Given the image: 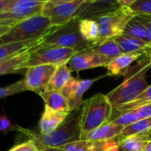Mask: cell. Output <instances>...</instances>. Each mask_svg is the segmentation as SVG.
<instances>
[{"instance_id":"28","label":"cell","mask_w":151,"mask_h":151,"mask_svg":"<svg viewBox=\"0 0 151 151\" xmlns=\"http://www.w3.org/2000/svg\"><path fill=\"white\" fill-rule=\"evenodd\" d=\"M79 79L72 78L66 85L65 86L60 90V93L65 96V98L68 100L69 104V109L73 106L75 100H76V93H77V89L78 86Z\"/></svg>"},{"instance_id":"33","label":"cell","mask_w":151,"mask_h":151,"mask_svg":"<svg viewBox=\"0 0 151 151\" xmlns=\"http://www.w3.org/2000/svg\"><path fill=\"white\" fill-rule=\"evenodd\" d=\"M146 28L147 31L148 45H151V15L148 14H136L135 16Z\"/></svg>"},{"instance_id":"36","label":"cell","mask_w":151,"mask_h":151,"mask_svg":"<svg viewBox=\"0 0 151 151\" xmlns=\"http://www.w3.org/2000/svg\"><path fill=\"white\" fill-rule=\"evenodd\" d=\"M12 0H0V13H6Z\"/></svg>"},{"instance_id":"45","label":"cell","mask_w":151,"mask_h":151,"mask_svg":"<svg viewBox=\"0 0 151 151\" xmlns=\"http://www.w3.org/2000/svg\"><path fill=\"white\" fill-rule=\"evenodd\" d=\"M48 1H49V0H48Z\"/></svg>"},{"instance_id":"20","label":"cell","mask_w":151,"mask_h":151,"mask_svg":"<svg viewBox=\"0 0 151 151\" xmlns=\"http://www.w3.org/2000/svg\"><path fill=\"white\" fill-rule=\"evenodd\" d=\"M115 40L121 47L123 52L125 53L138 52V51H144L148 46V44L147 42L124 34L116 37Z\"/></svg>"},{"instance_id":"4","label":"cell","mask_w":151,"mask_h":151,"mask_svg":"<svg viewBox=\"0 0 151 151\" xmlns=\"http://www.w3.org/2000/svg\"><path fill=\"white\" fill-rule=\"evenodd\" d=\"M113 115V107L107 94L97 93L84 101L80 109L81 134L110 121ZM80 134V135H81Z\"/></svg>"},{"instance_id":"18","label":"cell","mask_w":151,"mask_h":151,"mask_svg":"<svg viewBox=\"0 0 151 151\" xmlns=\"http://www.w3.org/2000/svg\"><path fill=\"white\" fill-rule=\"evenodd\" d=\"M41 41H27V42H19V43H10L0 45V61L12 58L38 44Z\"/></svg>"},{"instance_id":"37","label":"cell","mask_w":151,"mask_h":151,"mask_svg":"<svg viewBox=\"0 0 151 151\" xmlns=\"http://www.w3.org/2000/svg\"><path fill=\"white\" fill-rule=\"evenodd\" d=\"M10 28L11 27H9V26H6V25H4L2 23H0V37H1L2 35H4L6 32H7Z\"/></svg>"},{"instance_id":"27","label":"cell","mask_w":151,"mask_h":151,"mask_svg":"<svg viewBox=\"0 0 151 151\" xmlns=\"http://www.w3.org/2000/svg\"><path fill=\"white\" fill-rule=\"evenodd\" d=\"M150 102H151V85L148 86L147 88L132 102L113 109V115H116V114L123 112V111L133 109H136L139 106H142V105H145V104H147Z\"/></svg>"},{"instance_id":"14","label":"cell","mask_w":151,"mask_h":151,"mask_svg":"<svg viewBox=\"0 0 151 151\" xmlns=\"http://www.w3.org/2000/svg\"><path fill=\"white\" fill-rule=\"evenodd\" d=\"M150 116H151V102L139 106L133 109L123 111L116 115H113L110 121L117 124L126 126L134 122H137L139 120L147 118Z\"/></svg>"},{"instance_id":"8","label":"cell","mask_w":151,"mask_h":151,"mask_svg":"<svg viewBox=\"0 0 151 151\" xmlns=\"http://www.w3.org/2000/svg\"><path fill=\"white\" fill-rule=\"evenodd\" d=\"M86 1V0H77L58 4L47 2L41 14L50 20L53 27H60L75 19Z\"/></svg>"},{"instance_id":"29","label":"cell","mask_w":151,"mask_h":151,"mask_svg":"<svg viewBox=\"0 0 151 151\" xmlns=\"http://www.w3.org/2000/svg\"><path fill=\"white\" fill-rule=\"evenodd\" d=\"M27 91V88L24 84V80H19L12 85L0 87V99L9 97L12 95H15L17 93H21L22 92Z\"/></svg>"},{"instance_id":"2","label":"cell","mask_w":151,"mask_h":151,"mask_svg":"<svg viewBox=\"0 0 151 151\" xmlns=\"http://www.w3.org/2000/svg\"><path fill=\"white\" fill-rule=\"evenodd\" d=\"M15 131L21 138L32 140L38 150L45 147H61L80 139V109L70 112L65 121L48 134L44 135L20 125H15Z\"/></svg>"},{"instance_id":"44","label":"cell","mask_w":151,"mask_h":151,"mask_svg":"<svg viewBox=\"0 0 151 151\" xmlns=\"http://www.w3.org/2000/svg\"><path fill=\"white\" fill-rule=\"evenodd\" d=\"M121 151H124V150H123V149H121Z\"/></svg>"},{"instance_id":"19","label":"cell","mask_w":151,"mask_h":151,"mask_svg":"<svg viewBox=\"0 0 151 151\" xmlns=\"http://www.w3.org/2000/svg\"><path fill=\"white\" fill-rule=\"evenodd\" d=\"M79 31L86 41L91 45L97 43L100 37V29L94 19H82L78 22Z\"/></svg>"},{"instance_id":"12","label":"cell","mask_w":151,"mask_h":151,"mask_svg":"<svg viewBox=\"0 0 151 151\" xmlns=\"http://www.w3.org/2000/svg\"><path fill=\"white\" fill-rule=\"evenodd\" d=\"M145 55L144 51H138L133 52H124L114 59H112L108 65L107 77H121L122 74L131 66L135 60H138Z\"/></svg>"},{"instance_id":"30","label":"cell","mask_w":151,"mask_h":151,"mask_svg":"<svg viewBox=\"0 0 151 151\" xmlns=\"http://www.w3.org/2000/svg\"><path fill=\"white\" fill-rule=\"evenodd\" d=\"M131 9L136 14L151 15V0H138L132 6Z\"/></svg>"},{"instance_id":"10","label":"cell","mask_w":151,"mask_h":151,"mask_svg":"<svg viewBox=\"0 0 151 151\" xmlns=\"http://www.w3.org/2000/svg\"><path fill=\"white\" fill-rule=\"evenodd\" d=\"M110 61L109 59L101 55L91 47L79 51L76 53L67 64L71 71L79 72L85 69L98 67H106Z\"/></svg>"},{"instance_id":"6","label":"cell","mask_w":151,"mask_h":151,"mask_svg":"<svg viewBox=\"0 0 151 151\" xmlns=\"http://www.w3.org/2000/svg\"><path fill=\"white\" fill-rule=\"evenodd\" d=\"M135 16L136 14L131 8L118 7L96 18L95 21L100 29V37L94 45L122 35L129 22Z\"/></svg>"},{"instance_id":"42","label":"cell","mask_w":151,"mask_h":151,"mask_svg":"<svg viewBox=\"0 0 151 151\" xmlns=\"http://www.w3.org/2000/svg\"><path fill=\"white\" fill-rule=\"evenodd\" d=\"M144 52L145 53H148V52H151V45H149L145 50H144Z\"/></svg>"},{"instance_id":"34","label":"cell","mask_w":151,"mask_h":151,"mask_svg":"<svg viewBox=\"0 0 151 151\" xmlns=\"http://www.w3.org/2000/svg\"><path fill=\"white\" fill-rule=\"evenodd\" d=\"M0 23L12 27L14 24H16L17 22L15 21L12 20V18L8 13H0Z\"/></svg>"},{"instance_id":"11","label":"cell","mask_w":151,"mask_h":151,"mask_svg":"<svg viewBox=\"0 0 151 151\" xmlns=\"http://www.w3.org/2000/svg\"><path fill=\"white\" fill-rule=\"evenodd\" d=\"M48 0H12L6 13L16 22L40 14Z\"/></svg>"},{"instance_id":"32","label":"cell","mask_w":151,"mask_h":151,"mask_svg":"<svg viewBox=\"0 0 151 151\" xmlns=\"http://www.w3.org/2000/svg\"><path fill=\"white\" fill-rule=\"evenodd\" d=\"M10 131H15V125L13 124L6 114H0V132L7 133Z\"/></svg>"},{"instance_id":"22","label":"cell","mask_w":151,"mask_h":151,"mask_svg":"<svg viewBox=\"0 0 151 151\" xmlns=\"http://www.w3.org/2000/svg\"><path fill=\"white\" fill-rule=\"evenodd\" d=\"M71 78V70L67 64L58 66L50 81L48 89L60 91Z\"/></svg>"},{"instance_id":"17","label":"cell","mask_w":151,"mask_h":151,"mask_svg":"<svg viewBox=\"0 0 151 151\" xmlns=\"http://www.w3.org/2000/svg\"><path fill=\"white\" fill-rule=\"evenodd\" d=\"M42 99L44 100L45 107H47L50 109L65 113L70 112L68 101L60 91L48 89L42 96Z\"/></svg>"},{"instance_id":"9","label":"cell","mask_w":151,"mask_h":151,"mask_svg":"<svg viewBox=\"0 0 151 151\" xmlns=\"http://www.w3.org/2000/svg\"><path fill=\"white\" fill-rule=\"evenodd\" d=\"M56 68L55 65H37L27 68L23 78L27 91H32L42 97L48 90Z\"/></svg>"},{"instance_id":"43","label":"cell","mask_w":151,"mask_h":151,"mask_svg":"<svg viewBox=\"0 0 151 151\" xmlns=\"http://www.w3.org/2000/svg\"><path fill=\"white\" fill-rule=\"evenodd\" d=\"M145 54H146V56H147V57H148V58H149V59L151 60V52H148V53H145Z\"/></svg>"},{"instance_id":"31","label":"cell","mask_w":151,"mask_h":151,"mask_svg":"<svg viewBox=\"0 0 151 151\" xmlns=\"http://www.w3.org/2000/svg\"><path fill=\"white\" fill-rule=\"evenodd\" d=\"M7 151H38V148L32 140L28 139L25 141L15 143Z\"/></svg>"},{"instance_id":"35","label":"cell","mask_w":151,"mask_h":151,"mask_svg":"<svg viewBox=\"0 0 151 151\" xmlns=\"http://www.w3.org/2000/svg\"><path fill=\"white\" fill-rule=\"evenodd\" d=\"M138 0H117V4L120 7L131 8L132 6L136 3Z\"/></svg>"},{"instance_id":"39","label":"cell","mask_w":151,"mask_h":151,"mask_svg":"<svg viewBox=\"0 0 151 151\" xmlns=\"http://www.w3.org/2000/svg\"><path fill=\"white\" fill-rule=\"evenodd\" d=\"M77 1V0H49V3L51 4H58V3H64V2H72Z\"/></svg>"},{"instance_id":"21","label":"cell","mask_w":151,"mask_h":151,"mask_svg":"<svg viewBox=\"0 0 151 151\" xmlns=\"http://www.w3.org/2000/svg\"><path fill=\"white\" fill-rule=\"evenodd\" d=\"M106 140L93 141L79 139L68 143L60 148L64 151H104Z\"/></svg>"},{"instance_id":"41","label":"cell","mask_w":151,"mask_h":151,"mask_svg":"<svg viewBox=\"0 0 151 151\" xmlns=\"http://www.w3.org/2000/svg\"><path fill=\"white\" fill-rule=\"evenodd\" d=\"M144 135H145V138H146V139L147 141H150L151 140V130L149 132H147V133H145Z\"/></svg>"},{"instance_id":"26","label":"cell","mask_w":151,"mask_h":151,"mask_svg":"<svg viewBox=\"0 0 151 151\" xmlns=\"http://www.w3.org/2000/svg\"><path fill=\"white\" fill-rule=\"evenodd\" d=\"M123 34L135 37V38H138V39L142 40V41H145L148 44L147 31L145 26L136 17L132 18L129 22V23L125 27V29H124Z\"/></svg>"},{"instance_id":"24","label":"cell","mask_w":151,"mask_h":151,"mask_svg":"<svg viewBox=\"0 0 151 151\" xmlns=\"http://www.w3.org/2000/svg\"><path fill=\"white\" fill-rule=\"evenodd\" d=\"M119 146L124 151H143L147 140L144 134H134L119 139Z\"/></svg>"},{"instance_id":"23","label":"cell","mask_w":151,"mask_h":151,"mask_svg":"<svg viewBox=\"0 0 151 151\" xmlns=\"http://www.w3.org/2000/svg\"><path fill=\"white\" fill-rule=\"evenodd\" d=\"M93 51L100 53L101 55L109 59L110 60L114 59L115 57L124 53L121 47L117 44V42L115 40V38H111L109 40H106L101 44L93 45L90 46Z\"/></svg>"},{"instance_id":"13","label":"cell","mask_w":151,"mask_h":151,"mask_svg":"<svg viewBox=\"0 0 151 151\" xmlns=\"http://www.w3.org/2000/svg\"><path fill=\"white\" fill-rule=\"evenodd\" d=\"M124 126L117 124L112 121H109L91 132L83 133L80 135V139L83 140H93L102 141L111 139H116L120 136Z\"/></svg>"},{"instance_id":"3","label":"cell","mask_w":151,"mask_h":151,"mask_svg":"<svg viewBox=\"0 0 151 151\" xmlns=\"http://www.w3.org/2000/svg\"><path fill=\"white\" fill-rule=\"evenodd\" d=\"M55 27L42 14L17 22L0 37V45L27 41H41Z\"/></svg>"},{"instance_id":"40","label":"cell","mask_w":151,"mask_h":151,"mask_svg":"<svg viewBox=\"0 0 151 151\" xmlns=\"http://www.w3.org/2000/svg\"><path fill=\"white\" fill-rule=\"evenodd\" d=\"M143 151H151V140L147 142L146 147H145V148H144Z\"/></svg>"},{"instance_id":"25","label":"cell","mask_w":151,"mask_h":151,"mask_svg":"<svg viewBox=\"0 0 151 151\" xmlns=\"http://www.w3.org/2000/svg\"><path fill=\"white\" fill-rule=\"evenodd\" d=\"M150 130H151V116L139 120L129 125L124 126L120 136L117 138L121 139L134 134H145Z\"/></svg>"},{"instance_id":"16","label":"cell","mask_w":151,"mask_h":151,"mask_svg":"<svg viewBox=\"0 0 151 151\" xmlns=\"http://www.w3.org/2000/svg\"><path fill=\"white\" fill-rule=\"evenodd\" d=\"M33 47H31V48H29V49H28L12 58L0 61V76L19 73L20 71L25 69L24 66L29 58L30 52Z\"/></svg>"},{"instance_id":"7","label":"cell","mask_w":151,"mask_h":151,"mask_svg":"<svg viewBox=\"0 0 151 151\" xmlns=\"http://www.w3.org/2000/svg\"><path fill=\"white\" fill-rule=\"evenodd\" d=\"M77 52L73 49L45 45L41 42L31 49L29 58L24 68L26 69L29 67L37 65H55L58 67L68 64Z\"/></svg>"},{"instance_id":"38","label":"cell","mask_w":151,"mask_h":151,"mask_svg":"<svg viewBox=\"0 0 151 151\" xmlns=\"http://www.w3.org/2000/svg\"><path fill=\"white\" fill-rule=\"evenodd\" d=\"M38 151H64L60 147H45L43 149H39Z\"/></svg>"},{"instance_id":"1","label":"cell","mask_w":151,"mask_h":151,"mask_svg":"<svg viewBox=\"0 0 151 151\" xmlns=\"http://www.w3.org/2000/svg\"><path fill=\"white\" fill-rule=\"evenodd\" d=\"M150 68L151 60L145 54L122 74L123 83L107 94L113 109L132 102L147 88V73Z\"/></svg>"},{"instance_id":"5","label":"cell","mask_w":151,"mask_h":151,"mask_svg":"<svg viewBox=\"0 0 151 151\" xmlns=\"http://www.w3.org/2000/svg\"><path fill=\"white\" fill-rule=\"evenodd\" d=\"M78 22V19H73L62 26L55 27L43 38L42 43L73 49L77 52L89 48L91 44L86 41L82 37L79 31Z\"/></svg>"},{"instance_id":"15","label":"cell","mask_w":151,"mask_h":151,"mask_svg":"<svg viewBox=\"0 0 151 151\" xmlns=\"http://www.w3.org/2000/svg\"><path fill=\"white\" fill-rule=\"evenodd\" d=\"M69 113L54 111L47 107H45L38 123L39 133L45 135L53 132L65 121Z\"/></svg>"}]
</instances>
